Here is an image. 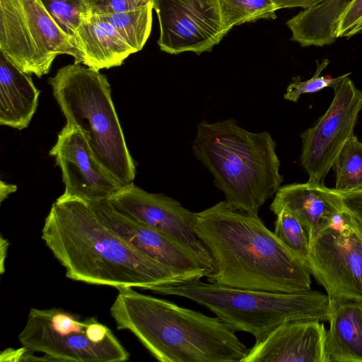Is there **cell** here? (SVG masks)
Instances as JSON below:
<instances>
[{
	"label": "cell",
	"instance_id": "6da1fadb",
	"mask_svg": "<svg viewBox=\"0 0 362 362\" xmlns=\"http://www.w3.org/2000/svg\"><path fill=\"white\" fill-rule=\"evenodd\" d=\"M194 229L214 260L209 282L278 293L310 290L309 269L259 216L222 201L196 213Z\"/></svg>",
	"mask_w": 362,
	"mask_h": 362
},
{
	"label": "cell",
	"instance_id": "7a4b0ae2",
	"mask_svg": "<svg viewBox=\"0 0 362 362\" xmlns=\"http://www.w3.org/2000/svg\"><path fill=\"white\" fill-rule=\"evenodd\" d=\"M42 240L66 276L93 285L149 287L186 281L139 252L107 228L84 200L58 198L42 229Z\"/></svg>",
	"mask_w": 362,
	"mask_h": 362
},
{
	"label": "cell",
	"instance_id": "3957f363",
	"mask_svg": "<svg viewBox=\"0 0 362 362\" xmlns=\"http://www.w3.org/2000/svg\"><path fill=\"white\" fill-rule=\"evenodd\" d=\"M118 288L110 313L161 362H242L249 349L216 317L167 300Z\"/></svg>",
	"mask_w": 362,
	"mask_h": 362
},
{
	"label": "cell",
	"instance_id": "277c9868",
	"mask_svg": "<svg viewBox=\"0 0 362 362\" xmlns=\"http://www.w3.org/2000/svg\"><path fill=\"white\" fill-rule=\"evenodd\" d=\"M276 142L263 131L249 132L233 119L214 123L203 120L192 148L214 177L215 185L232 206L258 216L284 180Z\"/></svg>",
	"mask_w": 362,
	"mask_h": 362
},
{
	"label": "cell",
	"instance_id": "5b68a950",
	"mask_svg": "<svg viewBox=\"0 0 362 362\" xmlns=\"http://www.w3.org/2000/svg\"><path fill=\"white\" fill-rule=\"evenodd\" d=\"M147 290L189 299L206 307L233 330L262 341L275 328L297 320L328 321L329 298L316 291L278 293L242 289L199 280L158 284Z\"/></svg>",
	"mask_w": 362,
	"mask_h": 362
},
{
	"label": "cell",
	"instance_id": "8992f818",
	"mask_svg": "<svg viewBox=\"0 0 362 362\" xmlns=\"http://www.w3.org/2000/svg\"><path fill=\"white\" fill-rule=\"evenodd\" d=\"M67 124L80 129L97 160L122 187L133 182L136 165L111 97L105 75L74 63L48 79Z\"/></svg>",
	"mask_w": 362,
	"mask_h": 362
},
{
	"label": "cell",
	"instance_id": "52a82bcc",
	"mask_svg": "<svg viewBox=\"0 0 362 362\" xmlns=\"http://www.w3.org/2000/svg\"><path fill=\"white\" fill-rule=\"evenodd\" d=\"M18 340L52 361L122 362L129 358L111 329L97 318L80 320L62 308H31Z\"/></svg>",
	"mask_w": 362,
	"mask_h": 362
},
{
	"label": "cell",
	"instance_id": "ba28073f",
	"mask_svg": "<svg viewBox=\"0 0 362 362\" xmlns=\"http://www.w3.org/2000/svg\"><path fill=\"white\" fill-rule=\"evenodd\" d=\"M0 53L17 68L40 78L60 54L81 64L74 40L66 35L40 0H0Z\"/></svg>",
	"mask_w": 362,
	"mask_h": 362
},
{
	"label": "cell",
	"instance_id": "9c48e42d",
	"mask_svg": "<svg viewBox=\"0 0 362 362\" xmlns=\"http://www.w3.org/2000/svg\"><path fill=\"white\" fill-rule=\"evenodd\" d=\"M308 267L329 299L362 300V226L346 210L310 242Z\"/></svg>",
	"mask_w": 362,
	"mask_h": 362
},
{
	"label": "cell",
	"instance_id": "30bf717a",
	"mask_svg": "<svg viewBox=\"0 0 362 362\" xmlns=\"http://www.w3.org/2000/svg\"><path fill=\"white\" fill-rule=\"evenodd\" d=\"M344 75L333 90L334 98L327 111L300 134V163L309 182L323 184L327 173L346 141L354 135L362 110V90Z\"/></svg>",
	"mask_w": 362,
	"mask_h": 362
},
{
	"label": "cell",
	"instance_id": "8fae6325",
	"mask_svg": "<svg viewBox=\"0 0 362 362\" xmlns=\"http://www.w3.org/2000/svg\"><path fill=\"white\" fill-rule=\"evenodd\" d=\"M160 28L158 45L170 54L211 51L227 34L218 0H154Z\"/></svg>",
	"mask_w": 362,
	"mask_h": 362
},
{
	"label": "cell",
	"instance_id": "7c38bea8",
	"mask_svg": "<svg viewBox=\"0 0 362 362\" xmlns=\"http://www.w3.org/2000/svg\"><path fill=\"white\" fill-rule=\"evenodd\" d=\"M109 201L134 221L176 240L194 252L211 272L213 258L194 229L195 214L163 194L148 192L133 182L121 187Z\"/></svg>",
	"mask_w": 362,
	"mask_h": 362
},
{
	"label": "cell",
	"instance_id": "4fadbf2b",
	"mask_svg": "<svg viewBox=\"0 0 362 362\" xmlns=\"http://www.w3.org/2000/svg\"><path fill=\"white\" fill-rule=\"evenodd\" d=\"M86 202L98 219L114 233L186 281L199 280L210 273L194 252L176 240L123 214L108 199Z\"/></svg>",
	"mask_w": 362,
	"mask_h": 362
},
{
	"label": "cell",
	"instance_id": "5bb4252c",
	"mask_svg": "<svg viewBox=\"0 0 362 362\" xmlns=\"http://www.w3.org/2000/svg\"><path fill=\"white\" fill-rule=\"evenodd\" d=\"M60 168L65 185L62 199H108L122 186L95 158L80 129L66 124L49 152Z\"/></svg>",
	"mask_w": 362,
	"mask_h": 362
},
{
	"label": "cell",
	"instance_id": "9a60e30c",
	"mask_svg": "<svg viewBox=\"0 0 362 362\" xmlns=\"http://www.w3.org/2000/svg\"><path fill=\"white\" fill-rule=\"evenodd\" d=\"M326 334L322 321L286 322L255 342L242 362H327Z\"/></svg>",
	"mask_w": 362,
	"mask_h": 362
},
{
	"label": "cell",
	"instance_id": "2e32d148",
	"mask_svg": "<svg viewBox=\"0 0 362 362\" xmlns=\"http://www.w3.org/2000/svg\"><path fill=\"white\" fill-rule=\"evenodd\" d=\"M269 209L275 215L282 209L292 214L305 230L310 243L345 211L338 190L309 181L281 186Z\"/></svg>",
	"mask_w": 362,
	"mask_h": 362
},
{
	"label": "cell",
	"instance_id": "e0dca14e",
	"mask_svg": "<svg viewBox=\"0 0 362 362\" xmlns=\"http://www.w3.org/2000/svg\"><path fill=\"white\" fill-rule=\"evenodd\" d=\"M74 39L81 64L98 71L119 66L135 53L109 23L93 14L83 16Z\"/></svg>",
	"mask_w": 362,
	"mask_h": 362
},
{
	"label": "cell",
	"instance_id": "ac0fdd59",
	"mask_svg": "<svg viewBox=\"0 0 362 362\" xmlns=\"http://www.w3.org/2000/svg\"><path fill=\"white\" fill-rule=\"evenodd\" d=\"M327 362H362V300L329 299Z\"/></svg>",
	"mask_w": 362,
	"mask_h": 362
},
{
	"label": "cell",
	"instance_id": "d6986e66",
	"mask_svg": "<svg viewBox=\"0 0 362 362\" xmlns=\"http://www.w3.org/2000/svg\"><path fill=\"white\" fill-rule=\"evenodd\" d=\"M0 53V124L21 130L28 127L40 91L31 78Z\"/></svg>",
	"mask_w": 362,
	"mask_h": 362
},
{
	"label": "cell",
	"instance_id": "ffe728a7",
	"mask_svg": "<svg viewBox=\"0 0 362 362\" xmlns=\"http://www.w3.org/2000/svg\"><path fill=\"white\" fill-rule=\"evenodd\" d=\"M353 0H323L303 9L286 21L292 41L302 47H323L334 43L341 15Z\"/></svg>",
	"mask_w": 362,
	"mask_h": 362
},
{
	"label": "cell",
	"instance_id": "44dd1931",
	"mask_svg": "<svg viewBox=\"0 0 362 362\" xmlns=\"http://www.w3.org/2000/svg\"><path fill=\"white\" fill-rule=\"evenodd\" d=\"M153 9V4H148L122 13L96 16L109 23L137 52L142 49L150 35Z\"/></svg>",
	"mask_w": 362,
	"mask_h": 362
},
{
	"label": "cell",
	"instance_id": "7402d4cb",
	"mask_svg": "<svg viewBox=\"0 0 362 362\" xmlns=\"http://www.w3.org/2000/svg\"><path fill=\"white\" fill-rule=\"evenodd\" d=\"M226 33L234 26L260 19H275L279 8L271 0H218Z\"/></svg>",
	"mask_w": 362,
	"mask_h": 362
},
{
	"label": "cell",
	"instance_id": "603a6c76",
	"mask_svg": "<svg viewBox=\"0 0 362 362\" xmlns=\"http://www.w3.org/2000/svg\"><path fill=\"white\" fill-rule=\"evenodd\" d=\"M332 168L338 191L362 189V142L354 134L337 155Z\"/></svg>",
	"mask_w": 362,
	"mask_h": 362
},
{
	"label": "cell",
	"instance_id": "cb8c5ba5",
	"mask_svg": "<svg viewBox=\"0 0 362 362\" xmlns=\"http://www.w3.org/2000/svg\"><path fill=\"white\" fill-rule=\"evenodd\" d=\"M276 216L274 234L308 267L310 243L305 230L286 209L281 210Z\"/></svg>",
	"mask_w": 362,
	"mask_h": 362
},
{
	"label": "cell",
	"instance_id": "d4e9b609",
	"mask_svg": "<svg viewBox=\"0 0 362 362\" xmlns=\"http://www.w3.org/2000/svg\"><path fill=\"white\" fill-rule=\"evenodd\" d=\"M59 26L74 40L75 32L84 15L88 13L85 0H40Z\"/></svg>",
	"mask_w": 362,
	"mask_h": 362
},
{
	"label": "cell",
	"instance_id": "484cf974",
	"mask_svg": "<svg viewBox=\"0 0 362 362\" xmlns=\"http://www.w3.org/2000/svg\"><path fill=\"white\" fill-rule=\"evenodd\" d=\"M315 62L316 70L313 77L306 81H301L300 76L293 77L287 86L284 99L296 103L302 94L314 93L327 87L334 88L344 77V74L336 78L320 76L329 64V60L324 59L321 62L318 60Z\"/></svg>",
	"mask_w": 362,
	"mask_h": 362
},
{
	"label": "cell",
	"instance_id": "4316f807",
	"mask_svg": "<svg viewBox=\"0 0 362 362\" xmlns=\"http://www.w3.org/2000/svg\"><path fill=\"white\" fill-rule=\"evenodd\" d=\"M88 13L103 15L122 13L148 4L154 0H85Z\"/></svg>",
	"mask_w": 362,
	"mask_h": 362
},
{
	"label": "cell",
	"instance_id": "83f0119b",
	"mask_svg": "<svg viewBox=\"0 0 362 362\" xmlns=\"http://www.w3.org/2000/svg\"><path fill=\"white\" fill-rule=\"evenodd\" d=\"M362 21V0H353L340 16L337 37H346L349 33Z\"/></svg>",
	"mask_w": 362,
	"mask_h": 362
},
{
	"label": "cell",
	"instance_id": "f1b7e54d",
	"mask_svg": "<svg viewBox=\"0 0 362 362\" xmlns=\"http://www.w3.org/2000/svg\"><path fill=\"white\" fill-rule=\"evenodd\" d=\"M339 192L345 210L362 226V189Z\"/></svg>",
	"mask_w": 362,
	"mask_h": 362
},
{
	"label": "cell",
	"instance_id": "f546056e",
	"mask_svg": "<svg viewBox=\"0 0 362 362\" xmlns=\"http://www.w3.org/2000/svg\"><path fill=\"white\" fill-rule=\"evenodd\" d=\"M279 9L286 8H310L318 4L323 0H271Z\"/></svg>",
	"mask_w": 362,
	"mask_h": 362
},
{
	"label": "cell",
	"instance_id": "4dcf8cb0",
	"mask_svg": "<svg viewBox=\"0 0 362 362\" xmlns=\"http://www.w3.org/2000/svg\"><path fill=\"white\" fill-rule=\"evenodd\" d=\"M17 187L14 185L8 184L3 180L0 182V201L2 202L9 194L15 192Z\"/></svg>",
	"mask_w": 362,
	"mask_h": 362
},
{
	"label": "cell",
	"instance_id": "1f68e13d",
	"mask_svg": "<svg viewBox=\"0 0 362 362\" xmlns=\"http://www.w3.org/2000/svg\"><path fill=\"white\" fill-rule=\"evenodd\" d=\"M8 244H9V243L8 242V240L6 239H4V237L1 235V241H0V245H1L0 246V260H1L0 272H1V274L5 271L4 262H5L6 257V253H7V249H8Z\"/></svg>",
	"mask_w": 362,
	"mask_h": 362
},
{
	"label": "cell",
	"instance_id": "d6a6232c",
	"mask_svg": "<svg viewBox=\"0 0 362 362\" xmlns=\"http://www.w3.org/2000/svg\"><path fill=\"white\" fill-rule=\"evenodd\" d=\"M361 33H362V21L349 33L346 38Z\"/></svg>",
	"mask_w": 362,
	"mask_h": 362
}]
</instances>
